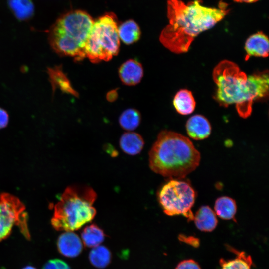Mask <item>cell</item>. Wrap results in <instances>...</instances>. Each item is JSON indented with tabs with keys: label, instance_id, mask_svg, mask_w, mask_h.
I'll use <instances>...</instances> for the list:
<instances>
[{
	"label": "cell",
	"instance_id": "cell-1",
	"mask_svg": "<svg viewBox=\"0 0 269 269\" xmlns=\"http://www.w3.org/2000/svg\"><path fill=\"white\" fill-rule=\"evenodd\" d=\"M200 3L198 0L187 4L180 0L167 1L169 24L161 31L159 40L170 51L176 54L187 52L198 35L213 27L229 11L222 2L218 8Z\"/></svg>",
	"mask_w": 269,
	"mask_h": 269
},
{
	"label": "cell",
	"instance_id": "cell-2",
	"mask_svg": "<svg viewBox=\"0 0 269 269\" xmlns=\"http://www.w3.org/2000/svg\"><path fill=\"white\" fill-rule=\"evenodd\" d=\"M213 78L217 86L214 99L225 107L235 104L238 114L243 118L251 114L254 101L269 94L268 71L247 76L236 64L224 60L214 68Z\"/></svg>",
	"mask_w": 269,
	"mask_h": 269
},
{
	"label": "cell",
	"instance_id": "cell-3",
	"mask_svg": "<svg viewBox=\"0 0 269 269\" xmlns=\"http://www.w3.org/2000/svg\"><path fill=\"white\" fill-rule=\"evenodd\" d=\"M200 154L191 141L170 131H161L149 152V164L155 173L181 179L199 165Z\"/></svg>",
	"mask_w": 269,
	"mask_h": 269
},
{
	"label": "cell",
	"instance_id": "cell-4",
	"mask_svg": "<svg viewBox=\"0 0 269 269\" xmlns=\"http://www.w3.org/2000/svg\"><path fill=\"white\" fill-rule=\"evenodd\" d=\"M94 21L86 12L76 10L61 15L48 31V41L59 55L80 61L85 56V46Z\"/></svg>",
	"mask_w": 269,
	"mask_h": 269
},
{
	"label": "cell",
	"instance_id": "cell-5",
	"mask_svg": "<svg viewBox=\"0 0 269 269\" xmlns=\"http://www.w3.org/2000/svg\"><path fill=\"white\" fill-rule=\"evenodd\" d=\"M97 198L95 191L88 186H69L55 205L51 224L58 231L72 232L94 218L93 205Z\"/></svg>",
	"mask_w": 269,
	"mask_h": 269
},
{
	"label": "cell",
	"instance_id": "cell-6",
	"mask_svg": "<svg viewBox=\"0 0 269 269\" xmlns=\"http://www.w3.org/2000/svg\"><path fill=\"white\" fill-rule=\"evenodd\" d=\"M116 16L108 13L94 22L85 46V56L93 63L109 61L120 47Z\"/></svg>",
	"mask_w": 269,
	"mask_h": 269
},
{
	"label": "cell",
	"instance_id": "cell-7",
	"mask_svg": "<svg viewBox=\"0 0 269 269\" xmlns=\"http://www.w3.org/2000/svg\"><path fill=\"white\" fill-rule=\"evenodd\" d=\"M196 196L195 190L188 183L172 179L161 188L158 200L166 214L182 215L191 221L194 218L191 208Z\"/></svg>",
	"mask_w": 269,
	"mask_h": 269
},
{
	"label": "cell",
	"instance_id": "cell-8",
	"mask_svg": "<svg viewBox=\"0 0 269 269\" xmlns=\"http://www.w3.org/2000/svg\"><path fill=\"white\" fill-rule=\"evenodd\" d=\"M25 210L24 205L16 197L0 194V241L8 236L15 224L26 238L29 237Z\"/></svg>",
	"mask_w": 269,
	"mask_h": 269
},
{
	"label": "cell",
	"instance_id": "cell-9",
	"mask_svg": "<svg viewBox=\"0 0 269 269\" xmlns=\"http://www.w3.org/2000/svg\"><path fill=\"white\" fill-rule=\"evenodd\" d=\"M143 75L141 64L134 59L126 61L119 69V76L121 81L128 86H133L139 83Z\"/></svg>",
	"mask_w": 269,
	"mask_h": 269
},
{
	"label": "cell",
	"instance_id": "cell-10",
	"mask_svg": "<svg viewBox=\"0 0 269 269\" xmlns=\"http://www.w3.org/2000/svg\"><path fill=\"white\" fill-rule=\"evenodd\" d=\"M186 129L188 135L195 140H202L210 134L211 127L209 121L203 116L195 115L187 121Z\"/></svg>",
	"mask_w": 269,
	"mask_h": 269
},
{
	"label": "cell",
	"instance_id": "cell-11",
	"mask_svg": "<svg viewBox=\"0 0 269 269\" xmlns=\"http://www.w3.org/2000/svg\"><path fill=\"white\" fill-rule=\"evenodd\" d=\"M57 247L61 254L70 258L79 255L83 247L78 236L72 232H66L62 234L58 238Z\"/></svg>",
	"mask_w": 269,
	"mask_h": 269
},
{
	"label": "cell",
	"instance_id": "cell-12",
	"mask_svg": "<svg viewBox=\"0 0 269 269\" xmlns=\"http://www.w3.org/2000/svg\"><path fill=\"white\" fill-rule=\"evenodd\" d=\"M245 49L249 57H268L269 50L268 37L261 31L251 35L246 41Z\"/></svg>",
	"mask_w": 269,
	"mask_h": 269
},
{
	"label": "cell",
	"instance_id": "cell-13",
	"mask_svg": "<svg viewBox=\"0 0 269 269\" xmlns=\"http://www.w3.org/2000/svg\"><path fill=\"white\" fill-rule=\"evenodd\" d=\"M193 220L197 229L204 232L213 231L218 224L215 212L208 206L200 207L194 215Z\"/></svg>",
	"mask_w": 269,
	"mask_h": 269
},
{
	"label": "cell",
	"instance_id": "cell-14",
	"mask_svg": "<svg viewBox=\"0 0 269 269\" xmlns=\"http://www.w3.org/2000/svg\"><path fill=\"white\" fill-rule=\"evenodd\" d=\"M119 144L124 152L129 155H135L140 153L143 148L144 141L139 134L128 132L122 135Z\"/></svg>",
	"mask_w": 269,
	"mask_h": 269
},
{
	"label": "cell",
	"instance_id": "cell-15",
	"mask_svg": "<svg viewBox=\"0 0 269 269\" xmlns=\"http://www.w3.org/2000/svg\"><path fill=\"white\" fill-rule=\"evenodd\" d=\"M173 103L177 112L183 115L191 114L196 105L191 92L187 89L179 91L174 96Z\"/></svg>",
	"mask_w": 269,
	"mask_h": 269
},
{
	"label": "cell",
	"instance_id": "cell-16",
	"mask_svg": "<svg viewBox=\"0 0 269 269\" xmlns=\"http://www.w3.org/2000/svg\"><path fill=\"white\" fill-rule=\"evenodd\" d=\"M119 39L127 45L137 41L140 37L141 31L138 25L133 20H128L118 27Z\"/></svg>",
	"mask_w": 269,
	"mask_h": 269
},
{
	"label": "cell",
	"instance_id": "cell-17",
	"mask_svg": "<svg viewBox=\"0 0 269 269\" xmlns=\"http://www.w3.org/2000/svg\"><path fill=\"white\" fill-rule=\"evenodd\" d=\"M48 73L53 89L55 90L58 88L66 93L77 96V93L72 88L70 81L63 72L61 67L49 68Z\"/></svg>",
	"mask_w": 269,
	"mask_h": 269
},
{
	"label": "cell",
	"instance_id": "cell-18",
	"mask_svg": "<svg viewBox=\"0 0 269 269\" xmlns=\"http://www.w3.org/2000/svg\"><path fill=\"white\" fill-rule=\"evenodd\" d=\"M214 210L220 218L224 220L233 219L237 212V205L233 199L222 196L216 200Z\"/></svg>",
	"mask_w": 269,
	"mask_h": 269
},
{
	"label": "cell",
	"instance_id": "cell-19",
	"mask_svg": "<svg viewBox=\"0 0 269 269\" xmlns=\"http://www.w3.org/2000/svg\"><path fill=\"white\" fill-rule=\"evenodd\" d=\"M236 254V257L231 260L220 261L221 269H251L252 260L249 255L243 252H239L231 249Z\"/></svg>",
	"mask_w": 269,
	"mask_h": 269
},
{
	"label": "cell",
	"instance_id": "cell-20",
	"mask_svg": "<svg viewBox=\"0 0 269 269\" xmlns=\"http://www.w3.org/2000/svg\"><path fill=\"white\" fill-rule=\"evenodd\" d=\"M8 3L18 19L26 20L33 14L34 5L31 0H8Z\"/></svg>",
	"mask_w": 269,
	"mask_h": 269
},
{
	"label": "cell",
	"instance_id": "cell-21",
	"mask_svg": "<svg viewBox=\"0 0 269 269\" xmlns=\"http://www.w3.org/2000/svg\"><path fill=\"white\" fill-rule=\"evenodd\" d=\"M81 237L85 246L95 247L104 241L105 235L103 230L97 225L92 224L83 229Z\"/></svg>",
	"mask_w": 269,
	"mask_h": 269
},
{
	"label": "cell",
	"instance_id": "cell-22",
	"mask_svg": "<svg viewBox=\"0 0 269 269\" xmlns=\"http://www.w3.org/2000/svg\"><path fill=\"white\" fill-rule=\"evenodd\" d=\"M111 255L110 251L104 246H97L90 251L89 260L91 263L98 268H104L110 262Z\"/></svg>",
	"mask_w": 269,
	"mask_h": 269
},
{
	"label": "cell",
	"instance_id": "cell-23",
	"mask_svg": "<svg viewBox=\"0 0 269 269\" xmlns=\"http://www.w3.org/2000/svg\"><path fill=\"white\" fill-rule=\"evenodd\" d=\"M141 122L140 113L134 109L125 110L120 115L119 122L121 127L127 131L135 130Z\"/></svg>",
	"mask_w": 269,
	"mask_h": 269
},
{
	"label": "cell",
	"instance_id": "cell-24",
	"mask_svg": "<svg viewBox=\"0 0 269 269\" xmlns=\"http://www.w3.org/2000/svg\"><path fill=\"white\" fill-rule=\"evenodd\" d=\"M175 269H201V268L196 261L188 259L179 263Z\"/></svg>",
	"mask_w": 269,
	"mask_h": 269
},
{
	"label": "cell",
	"instance_id": "cell-25",
	"mask_svg": "<svg viewBox=\"0 0 269 269\" xmlns=\"http://www.w3.org/2000/svg\"><path fill=\"white\" fill-rule=\"evenodd\" d=\"M9 121L7 112L3 109L0 108V129L5 127Z\"/></svg>",
	"mask_w": 269,
	"mask_h": 269
},
{
	"label": "cell",
	"instance_id": "cell-26",
	"mask_svg": "<svg viewBox=\"0 0 269 269\" xmlns=\"http://www.w3.org/2000/svg\"><path fill=\"white\" fill-rule=\"evenodd\" d=\"M181 240L187 243L189 245L197 247L199 245V241L197 238L193 237H185L182 235L180 236Z\"/></svg>",
	"mask_w": 269,
	"mask_h": 269
},
{
	"label": "cell",
	"instance_id": "cell-27",
	"mask_svg": "<svg viewBox=\"0 0 269 269\" xmlns=\"http://www.w3.org/2000/svg\"><path fill=\"white\" fill-rule=\"evenodd\" d=\"M22 269H36L35 268L33 267H32V266H28L25 267V268H24Z\"/></svg>",
	"mask_w": 269,
	"mask_h": 269
},
{
	"label": "cell",
	"instance_id": "cell-28",
	"mask_svg": "<svg viewBox=\"0 0 269 269\" xmlns=\"http://www.w3.org/2000/svg\"><path fill=\"white\" fill-rule=\"evenodd\" d=\"M70 269V268H64V269Z\"/></svg>",
	"mask_w": 269,
	"mask_h": 269
}]
</instances>
